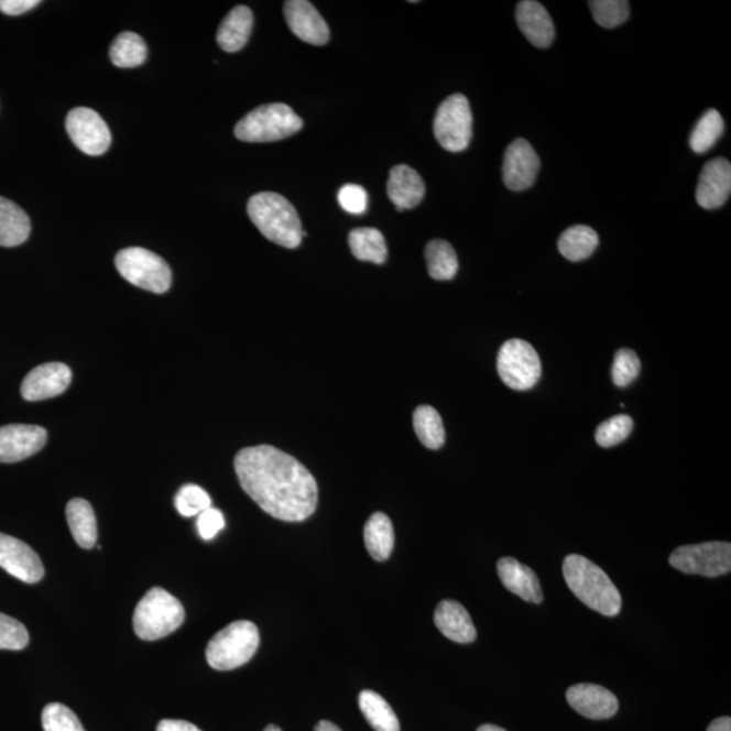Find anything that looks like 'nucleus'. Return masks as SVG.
<instances>
[{"label":"nucleus","mask_w":731,"mask_h":731,"mask_svg":"<svg viewBox=\"0 0 731 731\" xmlns=\"http://www.w3.org/2000/svg\"><path fill=\"white\" fill-rule=\"evenodd\" d=\"M304 122L285 103L259 106L241 118L234 127V135L246 143H273L291 138L303 129Z\"/></svg>","instance_id":"nucleus-5"},{"label":"nucleus","mask_w":731,"mask_h":731,"mask_svg":"<svg viewBox=\"0 0 731 731\" xmlns=\"http://www.w3.org/2000/svg\"><path fill=\"white\" fill-rule=\"evenodd\" d=\"M338 200L347 214L362 215L368 209V192L359 185H346L340 188Z\"/></svg>","instance_id":"nucleus-40"},{"label":"nucleus","mask_w":731,"mask_h":731,"mask_svg":"<svg viewBox=\"0 0 731 731\" xmlns=\"http://www.w3.org/2000/svg\"><path fill=\"white\" fill-rule=\"evenodd\" d=\"M146 55L145 41L132 32L121 33L110 46V61L118 68L139 67L146 61Z\"/></svg>","instance_id":"nucleus-31"},{"label":"nucleus","mask_w":731,"mask_h":731,"mask_svg":"<svg viewBox=\"0 0 731 731\" xmlns=\"http://www.w3.org/2000/svg\"><path fill=\"white\" fill-rule=\"evenodd\" d=\"M731 194V164L724 157L707 162L701 170L697 186V203L700 208L716 210L728 203Z\"/></svg>","instance_id":"nucleus-16"},{"label":"nucleus","mask_w":731,"mask_h":731,"mask_svg":"<svg viewBox=\"0 0 731 731\" xmlns=\"http://www.w3.org/2000/svg\"><path fill=\"white\" fill-rule=\"evenodd\" d=\"M263 731H282V730L279 727H275V724H269V727Z\"/></svg>","instance_id":"nucleus-47"},{"label":"nucleus","mask_w":731,"mask_h":731,"mask_svg":"<svg viewBox=\"0 0 731 731\" xmlns=\"http://www.w3.org/2000/svg\"><path fill=\"white\" fill-rule=\"evenodd\" d=\"M73 381V371L61 362L44 363L33 369L21 385L26 401H43L61 396Z\"/></svg>","instance_id":"nucleus-15"},{"label":"nucleus","mask_w":731,"mask_h":731,"mask_svg":"<svg viewBox=\"0 0 731 731\" xmlns=\"http://www.w3.org/2000/svg\"><path fill=\"white\" fill-rule=\"evenodd\" d=\"M234 470L243 491L270 516L303 522L315 514V477L288 454L269 445L247 447L236 454Z\"/></svg>","instance_id":"nucleus-1"},{"label":"nucleus","mask_w":731,"mask_h":731,"mask_svg":"<svg viewBox=\"0 0 731 731\" xmlns=\"http://www.w3.org/2000/svg\"><path fill=\"white\" fill-rule=\"evenodd\" d=\"M66 128L70 141L88 156H100L109 150L111 133L97 111L87 108L70 110Z\"/></svg>","instance_id":"nucleus-11"},{"label":"nucleus","mask_w":731,"mask_h":731,"mask_svg":"<svg viewBox=\"0 0 731 731\" xmlns=\"http://www.w3.org/2000/svg\"><path fill=\"white\" fill-rule=\"evenodd\" d=\"M156 731H203L190 722L181 719H163L159 722Z\"/></svg>","instance_id":"nucleus-43"},{"label":"nucleus","mask_w":731,"mask_h":731,"mask_svg":"<svg viewBox=\"0 0 731 731\" xmlns=\"http://www.w3.org/2000/svg\"><path fill=\"white\" fill-rule=\"evenodd\" d=\"M414 428L418 440L429 450H439L445 445L446 433L439 412L429 405L417 406Z\"/></svg>","instance_id":"nucleus-32"},{"label":"nucleus","mask_w":731,"mask_h":731,"mask_svg":"<svg viewBox=\"0 0 731 731\" xmlns=\"http://www.w3.org/2000/svg\"><path fill=\"white\" fill-rule=\"evenodd\" d=\"M247 211L253 226L273 243L293 250L303 241V223L297 210L281 194H255L250 198Z\"/></svg>","instance_id":"nucleus-3"},{"label":"nucleus","mask_w":731,"mask_h":731,"mask_svg":"<svg viewBox=\"0 0 731 731\" xmlns=\"http://www.w3.org/2000/svg\"><path fill=\"white\" fill-rule=\"evenodd\" d=\"M285 18L291 31L305 43L323 46L329 41V28L315 6L306 0H288Z\"/></svg>","instance_id":"nucleus-18"},{"label":"nucleus","mask_w":731,"mask_h":731,"mask_svg":"<svg viewBox=\"0 0 731 731\" xmlns=\"http://www.w3.org/2000/svg\"><path fill=\"white\" fill-rule=\"evenodd\" d=\"M197 527L200 538L210 541L226 527V519H223L221 511L210 506L198 515Z\"/></svg>","instance_id":"nucleus-41"},{"label":"nucleus","mask_w":731,"mask_h":731,"mask_svg":"<svg viewBox=\"0 0 731 731\" xmlns=\"http://www.w3.org/2000/svg\"><path fill=\"white\" fill-rule=\"evenodd\" d=\"M261 642L259 630L250 621L228 624L209 641L206 659L216 670L240 668L255 656Z\"/></svg>","instance_id":"nucleus-6"},{"label":"nucleus","mask_w":731,"mask_h":731,"mask_svg":"<svg viewBox=\"0 0 731 731\" xmlns=\"http://www.w3.org/2000/svg\"><path fill=\"white\" fill-rule=\"evenodd\" d=\"M44 731H86L75 712L62 703H50L41 716Z\"/></svg>","instance_id":"nucleus-37"},{"label":"nucleus","mask_w":731,"mask_h":731,"mask_svg":"<svg viewBox=\"0 0 731 731\" xmlns=\"http://www.w3.org/2000/svg\"><path fill=\"white\" fill-rule=\"evenodd\" d=\"M634 428L633 418L628 415H618L600 424L597 428L598 445L601 447H614L629 438Z\"/></svg>","instance_id":"nucleus-35"},{"label":"nucleus","mask_w":731,"mask_h":731,"mask_svg":"<svg viewBox=\"0 0 731 731\" xmlns=\"http://www.w3.org/2000/svg\"><path fill=\"white\" fill-rule=\"evenodd\" d=\"M641 361L633 350L622 349L615 353L612 366V381L619 388H626L639 379Z\"/></svg>","instance_id":"nucleus-38"},{"label":"nucleus","mask_w":731,"mask_h":731,"mask_svg":"<svg viewBox=\"0 0 731 731\" xmlns=\"http://www.w3.org/2000/svg\"><path fill=\"white\" fill-rule=\"evenodd\" d=\"M364 546L375 561H386L394 547V530L391 519L382 512L371 515L364 524Z\"/></svg>","instance_id":"nucleus-26"},{"label":"nucleus","mask_w":731,"mask_h":731,"mask_svg":"<svg viewBox=\"0 0 731 731\" xmlns=\"http://www.w3.org/2000/svg\"><path fill=\"white\" fill-rule=\"evenodd\" d=\"M498 373L506 386L514 391H528L541 379L542 363L538 352L527 341H505L498 353Z\"/></svg>","instance_id":"nucleus-9"},{"label":"nucleus","mask_w":731,"mask_h":731,"mask_svg":"<svg viewBox=\"0 0 731 731\" xmlns=\"http://www.w3.org/2000/svg\"><path fill=\"white\" fill-rule=\"evenodd\" d=\"M175 506L185 517L197 516L211 506V499L205 489L187 483L179 489L175 497Z\"/></svg>","instance_id":"nucleus-36"},{"label":"nucleus","mask_w":731,"mask_h":731,"mask_svg":"<svg viewBox=\"0 0 731 731\" xmlns=\"http://www.w3.org/2000/svg\"><path fill=\"white\" fill-rule=\"evenodd\" d=\"M563 571L570 591L589 609L610 618L621 614V593L600 566L579 554H570L565 558Z\"/></svg>","instance_id":"nucleus-2"},{"label":"nucleus","mask_w":731,"mask_h":731,"mask_svg":"<svg viewBox=\"0 0 731 731\" xmlns=\"http://www.w3.org/2000/svg\"><path fill=\"white\" fill-rule=\"evenodd\" d=\"M67 522L76 544L81 548H92L97 545V517L90 503L85 499H73L67 504Z\"/></svg>","instance_id":"nucleus-25"},{"label":"nucleus","mask_w":731,"mask_h":731,"mask_svg":"<svg viewBox=\"0 0 731 731\" xmlns=\"http://www.w3.org/2000/svg\"><path fill=\"white\" fill-rule=\"evenodd\" d=\"M389 199L399 211L414 209L426 196V185L417 171L405 164L394 166L386 185Z\"/></svg>","instance_id":"nucleus-21"},{"label":"nucleus","mask_w":731,"mask_h":731,"mask_svg":"<svg viewBox=\"0 0 731 731\" xmlns=\"http://www.w3.org/2000/svg\"><path fill=\"white\" fill-rule=\"evenodd\" d=\"M599 236L591 227L575 226L566 229L558 240V250L570 262L586 261L597 251Z\"/></svg>","instance_id":"nucleus-27"},{"label":"nucleus","mask_w":731,"mask_h":731,"mask_svg":"<svg viewBox=\"0 0 731 731\" xmlns=\"http://www.w3.org/2000/svg\"><path fill=\"white\" fill-rule=\"evenodd\" d=\"M434 622L446 639L457 644H471L477 639V630L469 612L456 600L440 601L435 610Z\"/></svg>","instance_id":"nucleus-22"},{"label":"nucleus","mask_w":731,"mask_h":731,"mask_svg":"<svg viewBox=\"0 0 731 731\" xmlns=\"http://www.w3.org/2000/svg\"><path fill=\"white\" fill-rule=\"evenodd\" d=\"M358 701L366 721L375 731H400L396 712L380 694L366 689L359 695Z\"/></svg>","instance_id":"nucleus-29"},{"label":"nucleus","mask_w":731,"mask_h":731,"mask_svg":"<svg viewBox=\"0 0 731 731\" xmlns=\"http://www.w3.org/2000/svg\"><path fill=\"white\" fill-rule=\"evenodd\" d=\"M519 29L536 48L545 50L553 44L556 29L545 6L534 0H523L516 8Z\"/></svg>","instance_id":"nucleus-19"},{"label":"nucleus","mask_w":731,"mask_h":731,"mask_svg":"<svg viewBox=\"0 0 731 731\" xmlns=\"http://www.w3.org/2000/svg\"><path fill=\"white\" fill-rule=\"evenodd\" d=\"M566 700L580 716L594 721L610 719L619 710L615 695L597 684H576L566 691Z\"/></svg>","instance_id":"nucleus-17"},{"label":"nucleus","mask_w":731,"mask_h":731,"mask_svg":"<svg viewBox=\"0 0 731 731\" xmlns=\"http://www.w3.org/2000/svg\"><path fill=\"white\" fill-rule=\"evenodd\" d=\"M477 731H506L503 728L497 727V724H482Z\"/></svg>","instance_id":"nucleus-46"},{"label":"nucleus","mask_w":731,"mask_h":731,"mask_svg":"<svg viewBox=\"0 0 731 731\" xmlns=\"http://www.w3.org/2000/svg\"><path fill=\"white\" fill-rule=\"evenodd\" d=\"M116 268L123 280L156 294L166 293L173 281V273L164 259L141 247L118 252Z\"/></svg>","instance_id":"nucleus-7"},{"label":"nucleus","mask_w":731,"mask_h":731,"mask_svg":"<svg viewBox=\"0 0 731 731\" xmlns=\"http://www.w3.org/2000/svg\"><path fill=\"white\" fill-rule=\"evenodd\" d=\"M588 4L594 22L601 28L614 29L629 20L630 4L626 0H591Z\"/></svg>","instance_id":"nucleus-34"},{"label":"nucleus","mask_w":731,"mask_h":731,"mask_svg":"<svg viewBox=\"0 0 731 731\" xmlns=\"http://www.w3.org/2000/svg\"><path fill=\"white\" fill-rule=\"evenodd\" d=\"M352 255L362 262L383 264L388 259L385 238L374 228H357L349 236Z\"/></svg>","instance_id":"nucleus-28"},{"label":"nucleus","mask_w":731,"mask_h":731,"mask_svg":"<svg viewBox=\"0 0 731 731\" xmlns=\"http://www.w3.org/2000/svg\"><path fill=\"white\" fill-rule=\"evenodd\" d=\"M669 565L686 575L724 576L731 570V545L729 542H705L677 547L670 554Z\"/></svg>","instance_id":"nucleus-10"},{"label":"nucleus","mask_w":731,"mask_h":731,"mask_svg":"<svg viewBox=\"0 0 731 731\" xmlns=\"http://www.w3.org/2000/svg\"><path fill=\"white\" fill-rule=\"evenodd\" d=\"M40 4V0H0V11L6 15H22Z\"/></svg>","instance_id":"nucleus-42"},{"label":"nucleus","mask_w":731,"mask_h":731,"mask_svg":"<svg viewBox=\"0 0 731 731\" xmlns=\"http://www.w3.org/2000/svg\"><path fill=\"white\" fill-rule=\"evenodd\" d=\"M183 622L185 609L181 601L163 588H151L135 605L133 629L140 640H162L176 632Z\"/></svg>","instance_id":"nucleus-4"},{"label":"nucleus","mask_w":731,"mask_h":731,"mask_svg":"<svg viewBox=\"0 0 731 731\" xmlns=\"http://www.w3.org/2000/svg\"><path fill=\"white\" fill-rule=\"evenodd\" d=\"M428 274L435 281H450L458 273V258L449 241L436 239L426 247Z\"/></svg>","instance_id":"nucleus-30"},{"label":"nucleus","mask_w":731,"mask_h":731,"mask_svg":"<svg viewBox=\"0 0 731 731\" xmlns=\"http://www.w3.org/2000/svg\"><path fill=\"white\" fill-rule=\"evenodd\" d=\"M253 28V14L247 6H236L223 18L217 32V43L221 50L233 53L243 50L249 43Z\"/></svg>","instance_id":"nucleus-23"},{"label":"nucleus","mask_w":731,"mask_h":731,"mask_svg":"<svg viewBox=\"0 0 731 731\" xmlns=\"http://www.w3.org/2000/svg\"><path fill=\"white\" fill-rule=\"evenodd\" d=\"M498 574L503 586L516 597L534 604H541L544 601L538 576L517 559L512 557L499 559Z\"/></svg>","instance_id":"nucleus-20"},{"label":"nucleus","mask_w":731,"mask_h":731,"mask_svg":"<svg viewBox=\"0 0 731 731\" xmlns=\"http://www.w3.org/2000/svg\"><path fill=\"white\" fill-rule=\"evenodd\" d=\"M48 433L31 424H10L0 427V463L23 461L44 449Z\"/></svg>","instance_id":"nucleus-14"},{"label":"nucleus","mask_w":731,"mask_h":731,"mask_svg":"<svg viewBox=\"0 0 731 731\" xmlns=\"http://www.w3.org/2000/svg\"><path fill=\"white\" fill-rule=\"evenodd\" d=\"M0 568L28 583L43 580L45 569L39 554L14 536L0 533Z\"/></svg>","instance_id":"nucleus-13"},{"label":"nucleus","mask_w":731,"mask_h":731,"mask_svg":"<svg viewBox=\"0 0 731 731\" xmlns=\"http://www.w3.org/2000/svg\"><path fill=\"white\" fill-rule=\"evenodd\" d=\"M29 644V633L17 619L0 614V651H22Z\"/></svg>","instance_id":"nucleus-39"},{"label":"nucleus","mask_w":731,"mask_h":731,"mask_svg":"<svg viewBox=\"0 0 731 731\" xmlns=\"http://www.w3.org/2000/svg\"><path fill=\"white\" fill-rule=\"evenodd\" d=\"M541 161L527 140L512 141L504 153L503 181L512 192H524L532 187L538 176Z\"/></svg>","instance_id":"nucleus-12"},{"label":"nucleus","mask_w":731,"mask_h":731,"mask_svg":"<svg viewBox=\"0 0 731 731\" xmlns=\"http://www.w3.org/2000/svg\"><path fill=\"white\" fill-rule=\"evenodd\" d=\"M434 134L441 149L462 152L473 135V114L468 98L452 94L440 103L434 118Z\"/></svg>","instance_id":"nucleus-8"},{"label":"nucleus","mask_w":731,"mask_h":731,"mask_svg":"<svg viewBox=\"0 0 731 731\" xmlns=\"http://www.w3.org/2000/svg\"><path fill=\"white\" fill-rule=\"evenodd\" d=\"M724 132V121L719 111L712 109L706 111L695 127L691 138H689V146L698 155L709 152L717 141L722 138Z\"/></svg>","instance_id":"nucleus-33"},{"label":"nucleus","mask_w":731,"mask_h":731,"mask_svg":"<svg viewBox=\"0 0 731 731\" xmlns=\"http://www.w3.org/2000/svg\"><path fill=\"white\" fill-rule=\"evenodd\" d=\"M31 218L13 200L0 197V246L17 247L31 234Z\"/></svg>","instance_id":"nucleus-24"},{"label":"nucleus","mask_w":731,"mask_h":731,"mask_svg":"<svg viewBox=\"0 0 731 731\" xmlns=\"http://www.w3.org/2000/svg\"><path fill=\"white\" fill-rule=\"evenodd\" d=\"M707 731H731V719L729 717L717 718Z\"/></svg>","instance_id":"nucleus-44"},{"label":"nucleus","mask_w":731,"mask_h":731,"mask_svg":"<svg viewBox=\"0 0 731 731\" xmlns=\"http://www.w3.org/2000/svg\"><path fill=\"white\" fill-rule=\"evenodd\" d=\"M315 731H341V729L332 722L320 721L316 724Z\"/></svg>","instance_id":"nucleus-45"}]
</instances>
